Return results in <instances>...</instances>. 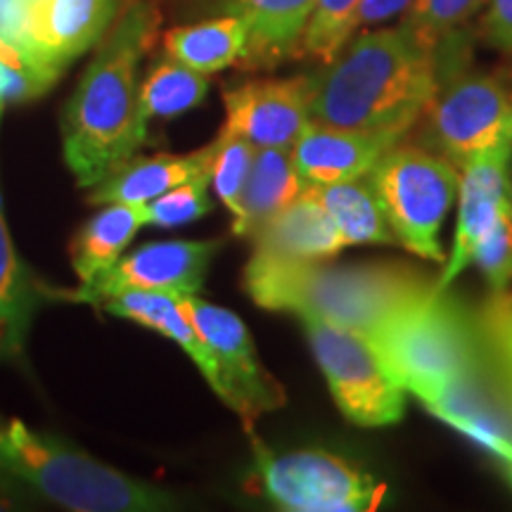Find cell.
<instances>
[{
  "label": "cell",
  "mask_w": 512,
  "mask_h": 512,
  "mask_svg": "<svg viewBox=\"0 0 512 512\" xmlns=\"http://www.w3.org/2000/svg\"><path fill=\"white\" fill-rule=\"evenodd\" d=\"M159 24L162 15L152 0H128L64 105V162L81 188L105 181L147 143L138 72L155 46Z\"/></svg>",
  "instance_id": "1"
},
{
  "label": "cell",
  "mask_w": 512,
  "mask_h": 512,
  "mask_svg": "<svg viewBox=\"0 0 512 512\" xmlns=\"http://www.w3.org/2000/svg\"><path fill=\"white\" fill-rule=\"evenodd\" d=\"M437 50L406 24L363 29L311 76V121L403 140L437 93Z\"/></svg>",
  "instance_id": "2"
},
{
  "label": "cell",
  "mask_w": 512,
  "mask_h": 512,
  "mask_svg": "<svg viewBox=\"0 0 512 512\" xmlns=\"http://www.w3.org/2000/svg\"><path fill=\"white\" fill-rule=\"evenodd\" d=\"M254 304L294 316H318L368 342L437 294V280L406 264H325L254 256L245 268Z\"/></svg>",
  "instance_id": "3"
},
{
  "label": "cell",
  "mask_w": 512,
  "mask_h": 512,
  "mask_svg": "<svg viewBox=\"0 0 512 512\" xmlns=\"http://www.w3.org/2000/svg\"><path fill=\"white\" fill-rule=\"evenodd\" d=\"M0 479L76 512H157L176 505L169 491L128 477L5 413H0Z\"/></svg>",
  "instance_id": "4"
},
{
  "label": "cell",
  "mask_w": 512,
  "mask_h": 512,
  "mask_svg": "<svg viewBox=\"0 0 512 512\" xmlns=\"http://www.w3.org/2000/svg\"><path fill=\"white\" fill-rule=\"evenodd\" d=\"M370 344L406 394L418 396L430 413L472 406L482 358L472 316L460 311L448 290L403 313Z\"/></svg>",
  "instance_id": "5"
},
{
  "label": "cell",
  "mask_w": 512,
  "mask_h": 512,
  "mask_svg": "<svg viewBox=\"0 0 512 512\" xmlns=\"http://www.w3.org/2000/svg\"><path fill=\"white\" fill-rule=\"evenodd\" d=\"M401 247L446 261L439 233L460 188V169L415 145L389 147L366 176Z\"/></svg>",
  "instance_id": "6"
},
{
  "label": "cell",
  "mask_w": 512,
  "mask_h": 512,
  "mask_svg": "<svg viewBox=\"0 0 512 512\" xmlns=\"http://www.w3.org/2000/svg\"><path fill=\"white\" fill-rule=\"evenodd\" d=\"M439 86L427 107V136L458 169L472 157L512 147V91L484 72H453L437 57Z\"/></svg>",
  "instance_id": "7"
},
{
  "label": "cell",
  "mask_w": 512,
  "mask_h": 512,
  "mask_svg": "<svg viewBox=\"0 0 512 512\" xmlns=\"http://www.w3.org/2000/svg\"><path fill=\"white\" fill-rule=\"evenodd\" d=\"M297 318L344 418L358 427L396 425L406 413V389L389 373L373 344L330 320Z\"/></svg>",
  "instance_id": "8"
},
{
  "label": "cell",
  "mask_w": 512,
  "mask_h": 512,
  "mask_svg": "<svg viewBox=\"0 0 512 512\" xmlns=\"http://www.w3.org/2000/svg\"><path fill=\"white\" fill-rule=\"evenodd\" d=\"M264 494L290 512H368L380 508L387 486L349 460L325 451L273 453L254 441Z\"/></svg>",
  "instance_id": "9"
},
{
  "label": "cell",
  "mask_w": 512,
  "mask_h": 512,
  "mask_svg": "<svg viewBox=\"0 0 512 512\" xmlns=\"http://www.w3.org/2000/svg\"><path fill=\"white\" fill-rule=\"evenodd\" d=\"M178 302L214 351L223 377L221 401L238 413L245 430L252 432L261 415L283 406L285 389L261 366L254 339L238 313L197 297V292L178 294Z\"/></svg>",
  "instance_id": "10"
},
{
  "label": "cell",
  "mask_w": 512,
  "mask_h": 512,
  "mask_svg": "<svg viewBox=\"0 0 512 512\" xmlns=\"http://www.w3.org/2000/svg\"><path fill=\"white\" fill-rule=\"evenodd\" d=\"M221 245V240L147 242L136 252L121 256L107 271L81 283L79 290L69 292V299L100 306L131 290L195 294L204 285V275Z\"/></svg>",
  "instance_id": "11"
},
{
  "label": "cell",
  "mask_w": 512,
  "mask_h": 512,
  "mask_svg": "<svg viewBox=\"0 0 512 512\" xmlns=\"http://www.w3.org/2000/svg\"><path fill=\"white\" fill-rule=\"evenodd\" d=\"M124 5L126 0H27L17 43L43 67L62 74L98 46Z\"/></svg>",
  "instance_id": "12"
},
{
  "label": "cell",
  "mask_w": 512,
  "mask_h": 512,
  "mask_svg": "<svg viewBox=\"0 0 512 512\" xmlns=\"http://www.w3.org/2000/svg\"><path fill=\"white\" fill-rule=\"evenodd\" d=\"M223 128L254 147L292 150L311 124V76L249 81L223 93Z\"/></svg>",
  "instance_id": "13"
},
{
  "label": "cell",
  "mask_w": 512,
  "mask_h": 512,
  "mask_svg": "<svg viewBox=\"0 0 512 512\" xmlns=\"http://www.w3.org/2000/svg\"><path fill=\"white\" fill-rule=\"evenodd\" d=\"M510 159L512 147H503V150L472 157L470 162L460 166L456 240L444 261V271L437 278L439 292H446L470 266L477 240L494 223L503 202L512 197Z\"/></svg>",
  "instance_id": "14"
},
{
  "label": "cell",
  "mask_w": 512,
  "mask_h": 512,
  "mask_svg": "<svg viewBox=\"0 0 512 512\" xmlns=\"http://www.w3.org/2000/svg\"><path fill=\"white\" fill-rule=\"evenodd\" d=\"M399 140L384 133L339 128L311 121L292 145L290 155L299 176L309 185H328L366 178L389 147Z\"/></svg>",
  "instance_id": "15"
},
{
  "label": "cell",
  "mask_w": 512,
  "mask_h": 512,
  "mask_svg": "<svg viewBox=\"0 0 512 512\" xmlns=\"http://www.w3.org/2000/svg\"><path fill=\"white\" fill-rule=\"evenodd\" d=\"M249 240L254 242V256L278 261H328L347 247L311 188L268 219Z\"/></svg>",
  "instance_id": "16"
},
{
  "label": "cell",
  "mask_w": 512,
  "mask_h": 512,
  "mask_svg": "<svg viewBox=\"0 0 512 512\" xmlns=\"http://www.w3.org/2000/svg\"><path fill=\"white\" fill-rule=\"evenodd\" d=\"M318 0H221L226 15L247 24L245 69H273L299 55L306 24Z\"/></svg>",
  "instance_id": "17"
},
{
  "label": "cell",
  "mask_w": 512,
  "mask_h": 512,
  "mask_svg": "<svg viewBox=\"0 0 512 512\" xmlns=\"http://www.w3.org/2000/svg\"><path fill=\"white\" fill-rule=\"evenodd\" d=\"M178 294L181 292L131 290L107 299L100 306L107 313H112V316L131 320V323L155 330L162 337L176 342L190 356V361L195 363L204 380L209 382L214 394L223 399V377L214 351L209 349L200 330L195 328V323H192L181 302H178Z\"/></svg>",
  "instance_id": "18"
},
{
  "label": "cell",
  "mask_w": 512,
  "mask_h": 512,
  "mask_svg": "<svg viewBox=\"0 0 512 512\" xmlns=\"http://www.w3.org/2000/svg\"><path fill=\"white\" fill-rule=\"evenodd\" d=\"M214 140L188 155L133 157L91 188V204H147L164 192L209 174Z\"/></svg>",
  "instance_id": "19"
},
{
  "label": "cell",
  "mask_w": 512,
  "mask_h": 512,
  "mask_svg": "<svg viewBox=\"0 0 512 512\" xmlns=\"http://www.w3.org/2000/svg\"><path fill=\"white\" fill-rule=\"evenodd\" d=\"M5 105L8 102L0 98V121ZM46 297H53V292L41 285L19 256L0 200V363L22 354L38 306Z\"/></svg>",
  "instance_id": "20"
},
{
  "label": "cell",
  "mask_w": 512,
  "mask_h": 512,
  "mask_svg": "<svg viewBox=\"0 0 512 512\" xmlns=\"http://www.w3.org/2000/svg\"><path fill=\"white\" fill-rule=\"evenodd\" d=\"M306 188L309 183L299 176L290 150L256 147L252 169L242 190L240 219L233 221V233L238 238H252L256 230L297 200Z\"/></svg>",
  "instance_id": "21"
},
{
  "label": "cell",
  "mask_w": 512,
  "mask_h": 512,
  "mask_svg": "<svg viewBox=\"0 0 512 512\" xmlns=\"http://www.w3.org/2000/svg\"><path fill=\"white\" fill-rule=\"evenodd\" d=\"M247 48V24L238 15L207 19L164 34V53L200 74H216L240 64Z\"/></svg>",
  "instance_id": "22"
},
{
  "label": "cell",
  "mask_w": 512,
  "mask_h": 512,
  "mask_svg": "<svg viewBox=\"0 0 512 512\" xmlns=\"http://www.w3.org/2000/svg\"><path fill=\"white\" fill-rule=\"evenodd\" d=\"M143 226H147L145 204H105L83 223L72 242V268L81 283L117 264Z\"/></svg>",
  "instance_id": "23"
},
{
  "label": "cell",
  "mask_w": 512,
  "mask_h": 512,
  "mask_svg": "<svg viewBox=\"0 0 512 512\" xmlns=\"http://www.w3.org/2000/svg\"><path fill=\"white\" fill-rule=\"evenodd\" d=\"M342 235L344 245H399L368 178L309 185Z\"/></svg>",
  "instance_id": "24"
},
{
  "label": "cell",
  "mask_w": 512,
  "mask_h": 512,
  "mask_svg": "<svg viewBox=\"0 0 512 512\" xmlns=\"http://www.w3.org/2000/svg\"><path fill=\"white\" fill-rule=\"evenodd\" d=\"M470 316L482 370L512 413V294L491 292Z\"/></svg>",
  "instance_id": "25"
},
{
  "label": "cell",
  "mask_w": 512,
  "mask_h": 512,
  "mask_svg": "<svg viewBox=\"0 0 512 512\" xmlns=\"http://www.w3.org/2000/svg\"><path fill=\"white\" fill-rule=\"evenodd\" d=\"M209 93V76L195 72L166 55L140 83L138 107L147 124L152 119H174L195 110Z\"/></svg>",
  "instance_id": "26"
},
{
  "label": "cell",
  "mask_w": 512,
  "mask_h": 512,
  "mask_svg": "<svg viewBox=\"0 0 512 512\" xmlns=\"http://www.w3.org/2000/svg\"><path fill=\"white\" fill-rule=\"evenodd\" d=\"M256 147L242 136L221 128L214 140V159H211L209 181L216 197L223 202L233 221L240 219L242 190H245L249 169H252Z\"/></svg>",
  "instance_id": "27"
},
{
  "label": "cell",
  "mask_w": 512,
  "mask_h": 512,
  "mask_svg": "<svg viewBox=\"0 0 512 512\" xmlns=\"http://www.w3.org/2000/svg\"><path fill=\"white\" fill-rule=\"evenodd\" d=\"M361 0H318L306 24L299 55L330 62L356 34V12Z\"/></svg>",
  "instance_id": "28"
},
{
  "label": "cell",
  "mask_w": 512,
  "mask_h": 512,
  "mask_svg": "<svg viewBox=\"0 0 512 512\" xmlns=\"http://www.w3.org/2000/svg\"><path fill=\"white\" fill-rule=\"evenodd\" d=\"M486 3L489 0H413V5L403 15V24L422 43L437 50Z\"/></svg>",
  "instance_id": "29"
},
{
  "label": "cell",
  "mask_w": 512,
  "mask_h": 512,
  "mask_svg": "<svg viewBox=\"0 0 512 512\" xmlns=\"http://www.w3.org/2000/svg\"><path fill=\"white\" fill-rule=\"evenodd\" d=\"M470 264L482 271L491 292L508 290L512 283V197L503 202L494 223L477 240Z\"/></svg>",
  "instance_id": "30"
},
{
  "label": "cell",
  "mask_w": 512,
  "mask_h": 512,
  "mask_svg": "<svg viewBox=\"0 0 512 512\" xmlns=\"http://www.w3.org/2000/svg\"><path fill=\"white\" fill-rule=\"evenodd\" d=\"M209 174L192 178L178 188L164 192L157 200L145 204L147 226L181 228L207 216L214 204L209 200Z\"/></svg>",
  "instance_id": "31"
},
{
  "label": "cell",
  "mask_w": 512,
  "mask_h": 512,
  "mask_svg": "<svg viewBox=\"0 0 512 512\" xmlns=\"http://www.w3.org/2000/svg\"><path fill=\"white\" fill-rule=\"evenodd\" d=\"M432 415L489 451L501 463L503 475L512 484V439L494 430L491 422L472 408H439V411H432Z\"/></svg>",
  "instance_id": "32"
},
{
  "label": "cell",
  "mask_w": 512,
  "mask_h": 512,
  "mask_svg": "<svg viewBox=\"0 0 512 512\" xmlns=\"http://www.w3.org/2000/svg\"><path fill=\"white\" fill-rule=\"evenodd\" d=\"M479 31L486 46L498 53H512V0H489Z\"/></svg>",
  "instance_id": "33"
},
{
  "label": "cell",
  "mask_w": 512,
  "mask_h": 512,
  "mask_svg": "<svg viewBox=\"0 0 512 512\" xmlns=\"http://www.w3.org/2000/svg\"><path fill=\"white\" fill-rule=\"evenodd\" d=\"M411 5L413 0H361L356 12V31L382 27L389 19L406 15Z\"/></svg>",
  "instance_id": "34"
},
{
  "label": "cell",
  "mask_w": 512,
  "mask_h": 512,
  "mask_svg": "<svg viewBox=\"0 0 512 512\" xmlns=\"http://www.w3.org/2000/svg\"><path fill=\"white\" fill-rule=\"evenodd\" d=\"M27 0H0V36L8 41H19V24H22V10Z\"/></svg>",
  "instance_id": "35"
},
{
  "label": "cell",
  "mask_w": 512,
  "mask_h": 512,
  "mask_svg": "<svg viewBox=\"0 0 512 512\" xmlns=\"http://www.w3.org/2000/svg\"><path fill=\"white\" fill-rule=\"evenodd\" d=\"M5 484H8V482H5V479H0V512H3V510H15V508H17L15 496L10 494L8 486H5Z\"/></svg>",
  "instance_id": "36"
}]
</instances>
